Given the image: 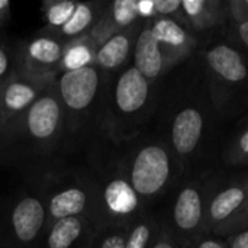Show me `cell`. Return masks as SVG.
Here are the masks:
<instances>
[{"label":"cell","mask_w":248,"mask_h":248,"mask_svg":"<svg viewBox=\"0 0 248 248\" xmlns=\"http://www.w3.org/2000/svg\"><path fill=\"white\" fill-rule=\"evenodd\" d=\"M219 1H208V0H183L180 10H183V15L198 29H206L217 22V16L219 12H217V7L219 6Z\"/></svg>","instance_id":"cell-15"},{"label":"cell","mask_w":248,"mask_h":248,"mask_svg":"<svg viewBox=\"0 0 248 248\" xmlns=\"http://www.w3.org/2000/svg\"><path fill=\"white\" fill-rule=\"evenodd\" d=\"M151 248H180V246H177L171 237L163 235L161 238H158V240L155 241V244Z\"/></svg>","instance_id":"cell-31"},{"label":"cell","mask_w":248,"mask_h":248,"mask_svg":"<svg viewBox=\"0 0 248 248\" xmlns=\"http://www.w3.org/2000/svg\"><path fill=\"white\" fill-rule=\"evenodd\" d=\"M105 202L110 212L119 217H126L138 208V195L131 183L122 179L112 180L105 190Z\"/></svg>","instance_id":"cell-12"},{"label":"cell","mask_w":248,"mask_h":248,"mask_svg":"<svg viewBox=\"0 0 248 248\" xmlns=\"http://www.w3.org/2000/svg\"><path fill=\"white\" fill-rule=\"evenodd\" d=\"M205 193L199 185H187L176 196L173 206V224L182 235L186 247L201 238L205 222Z\"/></svg>","instance_id":"cell-2"},{"label":"cell","mask_w":248,"mask_h":248,"mask_svg":"<svg viewBox=\"0 0 248 248\" xmlns=\"http://www.w3.org/2000/svg\"><path fill=\"white\" fill-rule=\"evenodd\" d=\"M93 60V51L87 44H76L70 46L62 54V65L67 71L78 70L83 67H89V62Z\"/></svg>","instance_id":"cell-20"},{"label":"cell","mask_w":248,"mask_h":248,"mask_svg":"<svg viewBox=\"0 0 248 248\" xmlns=\"http://www.w3.org/2000/svg\"><path fill=\"white\" fill-rule=\"evenodd\" d=\"M206 64L219 86L234 87L246 83L248 70L241 54L227 44H219L206 51Z\"/></svg>","instance_id":"cell-5"},{"label":"cell","mask_w":248,"mask_h":248,"mask_svg":"<svg viewBox=\"0 0 248 248\" xmlns=\"http://www.w3.org/2000/svg\"><path fill=\"white\" fill-rule=\"evenodd\" d=\"M182 1L180 0H154V13L161 16L174 15L180 10Z\"/></svg>","instance_id":"cell-26"},{"label":"cell","mask_w":248,"mask_h":248,"mask_svg":"<svg viewBox=\"0 0 248 248\" xmlns=\"http://www.w3.org/2000/svg\"><path fill=\"white\" fill-rule=\"evenodd\" d=\"M86 206V195L80 189H67L55 195L49 202V211L54 218H71L83 212Z\"/></svg>","instance_id":"cell-16"},{"label":"cell","mask_w":248,"mask_h":248,"mask_svg":"<svg viewBox=\"0 0 248 248\" xmlns=\"http://www.w3.org/2000/svg\"><path fill=\"white\" fill-rule=\"evenodd\" d=\"M166 52L163 51L161 45L154 38L150 25L145 26L135 42L134 51V67L147 78L155 80L166 68Z\"/></svg>","instance_id":"cell-8"},{"label":"cell","mask_w":248,"mask_h":248,"mask_svg":"<svg viewBox=\"0 0 248 248\" xmlns=\"http://www.w3.org/2000/svg\"><path fill=\"white\" fill-rule=\"evenodd\" d=\"M131 51V36L126 33H116L109 38L97 51L96 60L100 67L106 70L118 68Z\"/></svg>","instance_id":"cell-13"},{"label":"cell","mask_w":248,"mask_h":248,"mask_svg":"<svg viewBox=\"0 0 248 248\" xmlns=\"http://www.w3.org/2000/svg\"><path fill=\"white\" fill-rule=\"evenodd\" d=\"M238 36H240L241 42L246 45V48L248 49V19L240 23V26H238Z\"/></svg>","instance_id":"cell-32"},{"label":"cell","mask_w":248,"mask_h":248,"mask_svg":"<svg viewBox=\"0 0 248 248\" xmlns=\"http://www.w3.org/2000/svg\"><path fill=\"white\" fill-rule=\"evenodd\" d=\"M138 15L144 17L154 16V0H141L138 1Z\"/></svg>","instance_id":"cell-30"},{"label":"cell","mask_w":248,"mask_h":248,"mask_svg":"<svg viewBox=\"0 0 248 248\" xmlns=\"http://www.w3.org/2000/svg\"><path fill=\"white\" fill-rule=\"evenodd\" d=\"M60 113V105L55 97H39L29 108L26 116L28 131L36 140H48L58 128Z\"/></svg>","instance_id":"cell-9"},{"label":"cell","mask_w":248,"mask_h":248,"mask_svg":"<svg viewBox=\"0 0 248 248\" xmlns=\"http://www.w3.org/2000/svg\"><path fill=\"white\" fill-rule=\"evenodd\" d=\"M230 160L238 163H248V128L244 129L234 141L230 151Z\"/></svg>","instance_id":"cell-25"},{"label":"cell","mask_w":248,"mask_h":248,"mask_svg":"<svg viewBox=\"0 0 248 248\" xmlns=\"http://www.w3.org/2000/svg\"><path fill=\"white\" fill-rule=\"evenodd\" d=\"M7 67H9V60H7V55L6 52L0 48V77L7 71Z\"/></svg>","instance_id":"cell-33"},{"label":"cell","mask_w":248,"mask_h":248,"mask_svg":"<svg viewBox=\"0 0 248 248\" xmlns=\"http://www.w3.org/2000/svg\"><path fill=\"white\" fill-rule=\"evenodd\" d=\"M248 228V196L244 202V205L241 206V209L237 212V215L227 222L222 228H219L215 234H228V235H234L238 234L244 230Z\"/></svg>","instance_id":"cell-23"},{"label":"cell","mask_w":248,"mask_h":248,"mask_svg":"<svg viewBox=\"0 0 248 248\" xmlns=\"http://www.w3.org/2000/svg\"><path fill=\"white\" fill-rule=\"evenodd\" d=\"M205 132V116L195 106L180 109L171 122V145L177 155L187 158L193 155L202 142Z\"/></svg>","instance_id":"cell-4"},{"label":"cell","mask_w":248,"mask_h":248,"mask_svg":"<svg viewBox=\"0 0 248 248\" xmlns=\"http://www.w3.org/2000/svg\"><path fill=\"white\" fill-rule=\"evenodd\" d=\"M76 7H77V3L76 1H70V0L54 3V4L49 6V9L46 12V20L52 26L62 28L70 20V17L73 16Z\"/></svg>","instance_id":"cell-22"},{"label":"cell","mask_w":248,"mask_h":248,"mask_svg":"<svg viewBox=\"0 0 248 248\" xmlns=\"http://www.w3.org/2000/svg\"><path fill=\"white\" fill-rule=\"evenodd\" d=\"M248 196V179H241L219 189L208 202L205 209L203 232L215 234L230 222L241 209Z\"/></svg>","instance_id":"cell-3"},{"label":"cell","mask_w":248,"mask_h":248,"mask_svg":"<svg viewBox=\"0 0 248 248\" xmlns=\"http://www.w3.org/2000/svg\"><path fill=\"white\" fill-rule=\"evenodd\" d=\"M29 61L39 68H51L62 60V46L52 38H36L28 46Z\"/></svg>","instance_id":"cell-14"},{"label":"cell","mask_w":248,"mask_h":248,"mask_svg":"<svg viewBox=\"0 0 248 248\" xmlns=\"http://www.w3.org/2000/svg\"><path fill=\"white\" fill-rule=\"evenodd\" d=\"M126 240L122 234H112L102 243V248H125Z\"/></svg>","instance_id":"cell-29"},{"label":"cell","mask_w":248,"mask_h":248,"mask_svg":"<svg viewBox=\"0 0 248 248\" xmlns=\"http://www.w3.org/2000/svg\"><path fill=\"white\" fill-rule=\"evenodd\" d=\"M36 94L38 90L29 83H23V81L10 83L3 92V106L9 112H20L33 103Z\"/></svg>","instance_id":"cell-17"},{"label":"cell","mask_w":248,"mask_h":248,"mask_svg":"<svg viewBox=\"0 0 248 248\" xmlns=\"http://www.w3.org/2000/svg\"><path fill=\"white\" fill-rule=\"evenodd\" d=\"M151 237V228L147 222L138 224L129 234L125 248H147Z\"/></svg>","instance_id":"cell-24"},{"label":"cell","mask_w":248,"mask_h":248,"mask_svg":"<svg viewBox=\"0 0 248 248\" xmlns=\"http://www.w3.org/2000/svg\"><path fill=\"white\" fill-rule=\"evenodd\" d=\"M228 248H248V228L238 234L230 235Z\"/></svg>","instance_id":"cell-28"},{"label":"cell","mask_w":248,"mask_h":248,"mask_svg":"<svg viewBox=\"0 0 248 248\" xmlns=\"http://www.w3.org/2000/svg\"><path fill=\"white\" fill-rule=\"evenodd\" d=\"M187 248H228L222 241L215 238H198Z\"/></svg>","instance_id":"cell-27"},{"label":"cell","mask_w":248,"mask_h":248,"mask_svg":"<svg viewBox=\"0 0 248 248\" xmlns=\"http://www.w3.org/2000/svg\"><path fill=\"white\" fill-rule=\"evenodd\" d=\"M93 22V10L87 3H77V7L70 20L61 28L65 36H76L84 32Z\"/></svg>","instance_id":"cell-19"},{"label":"cell","mask_w":248,"mask_h":248,"mask_svg":"<svg viewBox=\"0 0 248 248\" xmlns=\"http://www.w3.org/2000/svg\"><path fill=\"white\" fill-rule=\"evenodd\" d=\"M148 94L150 83L135 67H131L121 74L115 90L116 106L121 112L128 115L138 112L145 106Z\"/></svg>","instance_id":"cell-7"},{"label":"cell","mask_w":248,"mask_h":248,"mask_svg":"<svg viewBox=\"0 0 248 248\" xmlns=\"http://www.w3.org/2000/svg\"><path fill=\"white\" fill-rule=\"evenodd\" d=\"M81 230V219L76 217L60 219L51 230V234L48 237V247L70 248L71 244L80 237Z\"/></svg>","instance_id":"cell-18"},{"label":"cell","mask_w":248,"mask_h":248,"mask_svg":"<svg viewBox=\"0 0 248 248\" xmlns=\"http://www.w3.org/2000/svg\"><path fill=\"white\" fill-rule=\"evenodd\" d=\"M170 176L171 160L164 147L151 144L137 153L131 167V186L138 196H155L166 187Z\"/></svg>","instance_id":"cell-1"},{"label":"cell","mask_w":248,"mask_h":248,"mask_svg":"<svg viewBox=\"0 0 248 248\" xmlns=\"http://www.w3.org/2000/svg\"><path fill=\"white\" fill-rule=\"evenodd\" d=\"M137 0H116L112 4V20L118 26H129L138 17Z\"/></svg>","instance_id":"cell-21"},{"label":"cell","mask_w":248,"mask_h":248,"mask_svg":"<svg viewBox=\"0 0 248 248\" xmlns=\"http://www.w3.org/2000/svg\"><path fill=\"white\" fill-rule=\"evenodd\" d=\"M44 221L45 209L42 203L35 198H25L20 201L12 214V225L15 234L22 243L32 241L42 228Z\"/></svg>","instance_id":"cell-10"},{"label":"cell","mask_w":248,"mask_h":248,"mask_svg":"<svg viewBox=\"0 0 248 248\" xmlns=\"http://www.w3.org/2000/svg\"><path fill=\"white\" fill-rule=\"evenodd\" d=\"M9 7H10L9 1H6V0H0V12H6Z\"/></svg>","instance_id":"cell-34"},{"label":"cell","mask_w":248,"mask_h":248,"mask_svg":"<svg viewBox=\"0 0 248 248\" xmlns=\"http://www.w3.org/2000/svg\"><path fill=\"white\" fill-rule=\"evenodd\" d=\"M150 29L169 57H179L183 49H189L192 46L190 36L174 19L158 17L150 25Z\"/></svg>","instance_id":"cell-11"},{"label":"cell","mask_w":248,"mask_h":248,"mask_svg":"<svg viewBox=\"0 0 248 248\" xmlns=\"http://www.w3.org/2000/svg\"><path fill=\"white\" fill-rule=\"evenodd\" d=\"M99 76L93 67L65 71L60 78V93L64 103L73 110L86 109L94 99Z\"/></svg>","instance_id":"cell-6"}]
</instances>
